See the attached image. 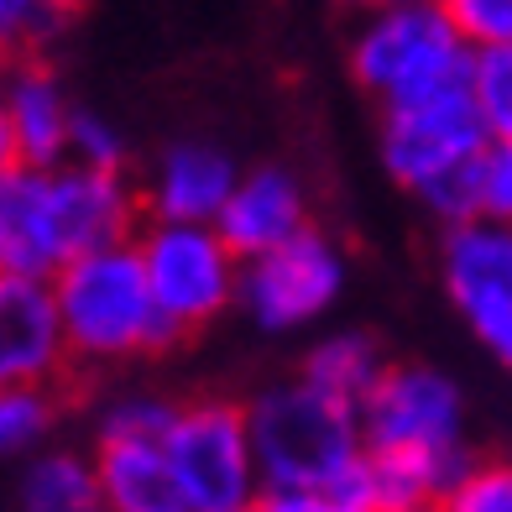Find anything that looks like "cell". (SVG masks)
I'll return each instance as SVG.
<instances>
[{"label": "cell", "instance_id": "6da1fadb", "mask_svg": "<svg viewBox=\"0 0 512 512\" xmlns=\"http://www.w3.org/2000/svg\"><path fill=\"white\" fill-rule=\"evenodd\" d=\"M48 283H53L63 340L74 361H126V356H147L157 345L178 340L147 288L136 241L84 251L74 262H63Z\"/></svg>", "mask_w": 512, "mask_h": 512}, {"label": "cell", "instance_id": "7a4b0ae2", "mask_svg": "<svg viewBox=\"0 0 512 512\" xmlns=\"http://www.w3.org/2000/svg\"><path fill=\"white\" fill-rule=\"evenodd\" d=\"M262 492H330L366 455L361 413L314 392L304 377L267 387L246 408Z\"/></svg>", "mask_w": 512, "mask_h": 512}, {"label": "cell", "instance_id": "3957f363", "mask_svg": "<svg viewBox=\"0 0 512 512\" xmlns=\"http://www.w3.org/2000/svg\"><path fill=\"white\" fill-rule=\"evenodd\" d=\"M351 74L371 100H382V110H398L471 84V48L439 0H413L361 21L351 42Z\"/></svg>", "mask_w": 512, "mask_h": 512}, {"label": "cell", "instance_id": "277c9868", "mask_svg": "<svg viewBox=\"0 0 512 512\" xmlns=\"http://www.w3.org/2000/svg\"><path fill=\"white\" fill-rule=\"evenodd\" d=\"M142 272L173 335H189L199 324L220 319L241 293V256L225 246L215 225H173L152 220L142 241Z\"/></svg>", "mask_w": 512, "mask_h": 512}, {"label": "cell", "instance_id": "5b68a950", "mask_svg": "<svg viewBox=\"0 0 512 512\" xmlns=\"http://www.w3.org/2000/svg\"><path fill=\"white\" fill-rule=\"evenodd\" d=\"M162 450L173 460L189 512H251L262 497L246 408L230 403H189L178 408Z\"/></svg>", "mask_w": 512, "mask_h": 512}, {"label": "cell", "instance_id": "8992f818", "mask_svg": "<svg viewBox=\"0 0 512 512\" xmlns=\"http://www.w3.org/2000/svg\"><path fill=\"white\" fill-rule=\"evenodd\" d=\"M345 293V256L324 230H304V236L283 241L277 251H262L241 262V293L236 304L262 324L267 335L304 330L319 314L335 309Z\"/></svg>", "mask_w": 512, "mask_h": 512}, {"label": "cell", "instance_id": "52a82bcc", "mask_svg": "<svg viewBox=\"0 0 512 512\" xmlns=\"http://www.w3.org/2000/svg\"><path fill=\"white\" fill-rule=\"evenodd\" d=\"M465 398L434 366H387L361 403V439L371 455H460Z\"/></svg>", "mask_w": 512, "mask_h": 512}, {"label": "cell", "instance_id": "ba28073f", "mask_svg": "<svg viewBox=\"0 0 512 512\" xmlns=\"http://www.w3.org/2000/svg\"><path fill=\"white\" fill-rule=\"evenodd\" d=\"M481 152H486V126L471 105V89H445L434 100L382 110V168L418 199L439 178L471 168Z\"/></svg>", "mask_w": 512, "mask_h": 512}, {"label": "cell", "instance_id": "9c48e42d", "mask_svg": "<svg viewBox=\"0 0 512 512\" xmlns=\"http://www.w3.org/2000/svg\"><path fill=\"white\" fill-rule=\"evenodd\" d=\"M439 277L476 340L512 330V225L481 215L450 225L445 251H439Z\"/></svg>", "mask_w": 512, "mask_h": 512}, {"label": "cell", "instance_id": "30bf717a", "mask_svg": "<svg viewBox=\"0 0 512 512\" xmlns=\"http://www.w3.org/2000/svg\"><path fill=\"white\" fill-rule=\"evenodd\" d=\"M68 361L48 277L0 267V387H48Z\"/></svg>", "mask_w": 512, "mask_h": 512}, {"label": "cell", "instance_id": "8fae6325", "mask_svg": "<svg viewBox=\"0 0 512 512\" xmlns=\"http://www.w3.org/2000/svg\"><path fill=\"white\" fill-rule=\"evenodd\" d=\"M48 209H53V236H58L63 262H74L84 251L131 241L136 194L126 173L63 162V168H48Z\"/></svg>", "mask_w": 512, "mask_h": 512}, {"label": "cell", "instance_id": "7c38bea8", "mask_svg": "<svg viewBox=\"0 0 512 512\" xmlns=\"http://www.w3.org/2000/svg\"><path fill=\"white\" fill-rule=\"evenodd\" d=\"M215 230L241 262H251V256L277 251L283 241L304 236L309 230V199H304V189H298V178L288 168H251V173H241L236 194L225 199Z\"/></svg>", "mask_w": 512, "mask_h": 512}, {"label": "cell", "instance_id": "4fadbf2b", "mask_svg": "<svg viewBox=\"0 0 512 512\" xmlns=\"http://www.w3.org/2000/svg\"><path fill=\"white\" fill-rule=\"evenodd\" d=\"M236 183H241V168L215 142H173L168 152L157 157V168L147 178L152 220L215 225L225 199L236 194Z\"/></svg>", "mask_w": 512, "mask_h": 512}, {"label": "cell", "instance_id": "5bb4252c", "mask_svg": "<svg viewBox=\"0 0 512 512\" xmlns=\"http://www.w3.org/2000/svg\"><path fill=\"white\" fill-rule=\"evenodd\" d=\"M0 110L11 121L21 168H63L68 162V131H74V110L63 95L58 74L42 63H21L0 79Z\"/></svg>", "mask_w": 512, "mask_h": 512}, {"label": "cell", "instance_id": "9a60e30c", "mask_svg": "<svg viewBox=\"0 0 512 512\" xmlns=\"http://www.w3.org/2000/svg\"><path fill=\"white\" fill-rule=\"evenodd\" d=\"M95 476L105 512H189L173 460L157 439H100Z\"/></svg>", "mask_w": 512, "mask_h": 512}, {"label": "cell", "instance_id": "2e32d148", "mask_svg": "<svg viewBox=\"0 0 512 512\" xmlns=\"http://www.w3.org/2000/svg\"><path fill=\"white\" fill-rule=\"evenodd\" d=\"M0 267L32 277H53L63 267L48 209V168L0 173Z\"/></svg>", "mask_w": 512, "mask_h": 512}, {"label": "cell", "instance_id": "e0dca14e", "mask_svg": "<svg viewBox=\"0 0 512 512\" xmlns=\"http://www.w3.org/2000/svg\"><path fill=\"white\" fill-rule=\"evenodd\" d=\"M382 377H387V361L377 351V340L361 335V330L324 335L304 361V382L314 392H324V398L356 408V413H361V403L371 398V387H377Z\"/></svg>", "mask_w": 512, "mask_h": 512}, {"label": "cell", "instance_id": "ac0fdd59", "mask_svg": "<svg viewBox=\"0 0 512 512\" xmlns=\"http://www.w3.org/2000/svg\"><path fill=\"white\" fill-rule=\"evenodd\" d=\"M21 512H100L95 460L74 450H42L21 471Z\"/></svg>", "mask_w": 512, "mask_h": 512}, {"label": "cell", "instance_id": "d6986e66", "mask_svg": "<svg viewBox=\"0 0 512 512\" xmlns=\"http://www.w3.org/2000/svg\"><path fill=\"white\" fill-rule=\"evenodd\" d=\"M58 403L48 387H0V460L32 455L48 439Z\"/></svg>", "mask_w": 512, "mask_h": 512}, {"label": "cell", "instance_id": "ffe728a7", "mask_svg": "<svg viewBox=\"0 0 512 512\" xmlns=\"http://www.w3.org/2000/svg\"><path fill=\"white\" fill-rule=\"evenodd\" d=\"M471 105L486 126V142H512V48L471 53Z\"/></svg>", "mask_w": 512, "mask_h": 512}, {"label": "cell", "instance_id": "44dd1931", "mask_svg": "<svg viewBox=\"0 0 512 512\" xmlns=\"http://www.w3.org/2000/svg\"><path fill=\"white\" fill-rule=\"evenodd\" d=\"M439 512H512V460H471Z\"/></svg>", "mask_w": 512, "mask_h": 512}, {"label": "cell", "instance_id": "7402d4cb", "mask_svg": "<svg viewBox=\"0 0 512 512\" xmlns=\"http://www.w3.org/2000/svg\"><path fill=\"white\" fill-rule=\"evenodd\" d=\"M471 53L512 48V0H439Z\"/></svg>", "mask_w": 512, "mask_h": 512}, {"label": "cell", "instance_id": "603a6c76", "mask_svg": "<svg viewBox=\"0 0 512 512\" xmlns=\"http://www.w3.org/2000/svg\"><path fill=\"white\" fill-rule=\"evenodd\" d=\"M178 418V403H162V398H147V392H136V398H121L100 413V439H168Z\"/></svg>", "mask_w": 512, "mask_h": 512}, {"label": "cell", "instance_id": "cb8c5ba5", "mask_svg": "<svg viewBox=\"0 0 512 512\" xmlns=\"http://www.w3.org/2000/svg\"><path fill=\"white\" fill-rule=\"evenodd\" d=\"M68 162H79V168H110V173H121L126 136L115 131L105 115L74 110V131H68Z\"/></svg>", "mask_w": 512, "mask_h": 512}, {"label": "cell", "instance_id": "d4e9b609", "mask_svg": "<svg viewBox=\"0 0 512 512\" xmlns=\"http://www.w3.org/2000/svg\"><path fill=\"white\" fill-rule=\"evenodd\" d=\"M68 21V0H0V53L42 42Z\"/></svg>", "mask_w": 512, "mask_h": 512}, {"label": "cell", "instance_id": "484cf974", "mask_svg": "<svg viewBox=\"0 0 512 512\" xmlns=\"http://www.w3.org/2000/svg\"><path fill=\"white\" fill-rule=\"evenodd\" d=\"M476 194H481V220L512 225V142H486L476 157Z\"/></svg>", "mask_w": 512, "mask_h": 512}, {"label": "cell", "instance_id": "4316f807", "mask_svg": "<svg viewBox=\"0 0 512 512\" xmlns=\"http://www.w3.org/2000/svg\"><path fill=\"white\" fill-rule=\"evenodd\" d=\"M324 497H330V507H335V512H382L377 476H371V460H366V455H361V460H356L351 471H345V476H340Z\"/></svg>", "mask_w": 512, "mask_h": 512}, {"label": "cell", "instance_id": "83f0119b", "mask_svg": "<svg viewBox=\"0 0 512 512\" xmlns=\"http://www.w3.org/2000/svg\"><path fill=\"white\" fill-rule=\"evenodd\" d=\"M251 512H335L324 492H262Z\"/></svg>", "mask_w": 512, "mask_h": 512}, {"label": "cell", "instance_id": "f1b7e54d", "mask_svg": "<svg viewBox=\"0 0 512 512\" xmlns=\"http://www.w3.org/2000/svg\"><path fill=\"white\" fill-rule=\"evenodd\" d=\"M21 168V157H16V136H11V121H6V110H0V173H11Z\"/></svg>", "mask_w": 512, "mask_h": 512}, {"label": "cell", "instance_id": "f546056e", "mask_svg": "<svg viewBox=\"0 0 512 512\" xmlns=\"http://www.w3.org/2000/svg\"><path fill=\"white\" fill-rule=\"evenodd\" d=\"M345 6H356V11H392V6H413V0H345Z\"/></svg>", "mask_w": 512, "mask_h": 512}, {"label": "cell", "instance_id": "4dcf8cb0", "mask_svg": "<svg viewBox=\"0 0 512 512\" xmlns=\"http://www.w3.org/2000/svg\"><path fill=\"white\" fill-rule=\"evenodd\" d=\"M418 512H439V507H418Z\"/></svg>", "mask_w": 512, "mask_h": 512}, {"label": "cell", "instance_id": "1f68e13d", "mask_svg": "<svg viewBox=\"0 0 512 512\" xmlns=\"http://www.w3.org/2000/svg\"><path fill=\"white\" fill-rule=\"evenodd\" d=\"M0 79H6V63H0Z\"/></svg>", "mask_w": 512, "mask_h": 512}, {"label": "cell", "instance_id": "d6a6232c", "mask_svg": "<svg viewBox=\"0 0 512 512\" xmlns=\"http://www.w3.org/2000/svg\"><path fill=\"white\" fill-rule=\"evenodd\" d=\"M100 512H105V507H100Z\"/></svg>", "mask_w": 512, "mask_h": 512}]
</instances>
